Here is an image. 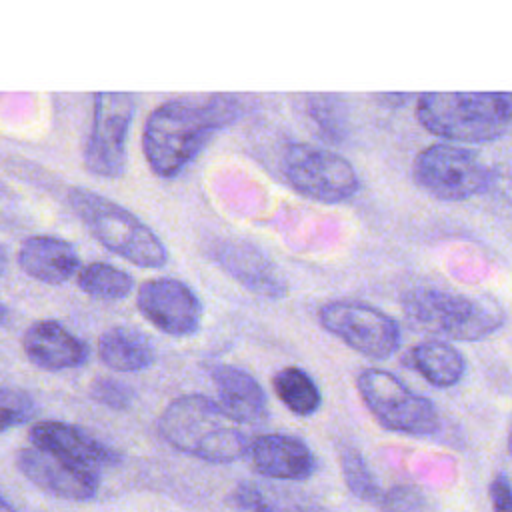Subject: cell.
Masks as SVG:
<instances>
[{
    "instance_id": "6da1fadb",
    "label": "cell",
    "mask_w": 512,
    "mask_h": 512,
    "mask_svg": "<svg viewBox=\"0 0 512 512\" xmlns=\"http://www.w3.org/2000/svg\"><path fill=\"white\" fill-rule=\"evenodd\" d=\"M242 110L232 94L182 96L162 102L148 114L142 130V152L150 170L160 178L178 176Z\"/></svg>"
},
{
    "instance_id": "7a4b0ae2",
    "label": "cell",
    "mask_w": 512,
    "mask_h": 512,
    "mask_svg": "<svg viewBox=\"0 0 512 512\" xmlns=\"http://www.w3.org/2000/svg\"><path fill=\"white\" fill-rule=\"evenodd\" d=\"M162 438L188 456L228 464L248 452V438L220 402L202 394L172 400L158 420Z\"/></svg>"
},
{
    "instance_id": "3957f363",
    "label": "cell",
    "mask_w": 512,
    "mask_h": 512,
    "mask_svg": "<svg viewBox=\"0 0 512 512\" xmlns=\"http://www.w3.org/2000/svg\"><path fill=\"white\" fill-rule=\"evenodd\" d=\"M416 120L450 142H488L512 128V92H424Z\"/></svg>"
},
{
    "instance_id": "277c9868",
    "label": "cell",
    "mask_w": 512,
    "mask_h": 512,
    "mask_svg": "<svg viewBox=\"0 0 512 512\" xmlns=\"http://www.w3.org/2000/svg\"><path fill=\"white\" fill-rule=\"evenodd\" d=\"M402 308L412 324L454 340H482L504 324V310L496 300L436 286L410 290Z\"/></svg>"
},
{
    "instance_id": "5b68a950",
    "label": "cell",
    "mask_w": 512,
    "mask_h": 512,
    "mask_svg": "<svg viewBox=\"0 0 512 512\" xmlns=\"http://www.w3.org/2000/svg\"><path fill=\"white\" fill-rule=\"evenodd\" d=\"M68 202L94 238L110 252L142 268L166 264L168 250L162 240L128 208L86 188H72Z\"/></svg>"
},
{
    "instance_id": "8992f818",
    "label": "cell",
    "mask_w": 512,
    "mask_h": 512,
    "mask_svg": "<svg viewBox=\"0 0 512 512\" xmlns=\"http://www.w3.org/2000/svg\"><path fill=\"white\" fill-rule=\"evenodd\" d=\"M356 386L364 406L386 430L408 436H430L438 430L436 406L392 372L366 368L358 374Z\"/></svg>"
},
{
    "instance_id": "52a82bcc",
    "label": "cell",
    "mask_w": 512,
    "mask_h": 512,
    "mask_svg": "<svg viewBox=\"0 0 512 512\" xmlns=\"http://www.w3.org/2000/svg\"><path fill=\"white\" fill-rule=\"evenodd\" d=\"M412 176L422 190L446 202L482 194L492 182V170L474 150L448 142L422 148L412 162Z\"/></svg>"
},
{
    "instance_id": "ba28073f",
    "label": "cell",
    "mask_w": 512,
    "mask_h": 512,
    "mask_svg": "<svg viewBox=\"0 0 512 512\" xmlns=\"http://www.w3.org/2000/svg\"><path fill=\"white\" fill-rule=\"evenodd\" d=\"M282 172L298 194L324 204L344 202L360 188V178L344 156L304 142L286 146Z\"/></svg>"
},
{
    "instance_id": "9c48e42d",
    "label": "cell",
    "mask_w": 512,
    "mask_h": 512,
    "mask_svg": "<svg viewBox=\"0 0 512 512\" xmlns=\"http://www.w3.org/2000/svg\"><path fill=\"white\" fill-rule=\"evenodd\" d=\"M324 330L372 360L390 358L400 346V328L392 316L366 302L336 300L318 310Z\"/></svg>"
},
{
    "instance_id": "30bf717a",
    "label": "cell",
    "mask_w": 512,
    "mask_h": 512,
    "mask_svg": "<svg viewBox=\"0 0 512 512\" xmlns=\"http://www.w3.org/2000/svg\"><path fill=\"white\" fill-rule=\"evenodd\" d=\"M134 116L128 92H96L84 166L96 176L118 178L126 170V138Z\"/></svg>"
},
{
    "instance_id": "8fae6325",
    "label": "cell",
    "mask_w": 512,
    "mask_h": 512,
    "mask_svg": "<svg viewBox=\"0 0 512 512\" xmlns=\"http://www.w3.org/2000/svg\"><path fill=\"white\" fill-rule=\"evenodd\" d=\"M136 306L160 332L184 338L200 328L202 302L196 292L176 278H152L140 284Z\"/></svg>"
},
{
    "instance_id": "7c38bea8",
    "label": "cell",
    "mask_w": 512,
    "mask_h": 512,
    "mask_svg": "<svg viewBox=\"0 0 512 512\" xmlns=\"http://www.w3.org/2000/svg\"><path fill=\"white\" fill-rule=\"evenodd\" d=\"M16 466L34 486L64 500H90L96 496L100 486V476L96 470L84 468L36 446L18 450Z\"/></svg>"
},
{
    "instance_id": "4fadbf2b",
    "label": "cell",
    "mask_w": 512,
    "mask_h": 512,
    "mask_svg": "<svg viewBox=\"0 0 512 512\" xmlns=\"http://www.w3.org/2000/svg\"><path fill=\"white\" fill-rule=\"evenodd\" d=\"M28 360L48 372L78 368L88 358V346L58 320L32 322L22 334Z\"/></svg>"
},
{
    "instance_id": "5bb4252c",
    "label": "cell",
    "mask_w": 512,
    "mask_h": 512,
    "mask_svg": "<svg viewBox=\"0 0 512 512\" xmlns=\"http://www.w3.org/2000/svg\"><path fill=\"white\" fill-rule=\"evenodd\" d=\"M246 456L256 472L276 480H306L316 468L308 444L290 434L256 436L248 444Z\"/></svg>"
},
{
    "instance_id": "9a60e30c",
    "label": "cell",
    "mask_w": 512,
    "mask_h": 512,
    "mask_svg": "<svg viewBox=\"0 0 512 512\" xmlns=\"http://www.w3.org/2000/svg\"><path fill=\"white\" fill-rule=\"evenodd\" d=\"M30 440L36 448L54 452L74 464L90 470H100L104 466H114L118 454L90 436L88 432L58 420H42L30 428Z\"/></svg>"
},
{
    "instance_id": "2e32d148",
    "label": "cell",
    "mask_w": 512,
    "mask_h": 512,
    "mask_svg": "<svg viewBox=\"0 0 512 512\" xmlns=\"http://www.w3.org/2000/svg\"><path fill=\"white\" fill-rule=\"evenodd\" d=\"M18 266L34 280L64 284L78 274L80 258L76 248L58 236H30L18 248Z\"/></svg>"
},
{
    "instance_id": "e0dca14e",
    "label": "cell",
    "mask_w": 512,
    "mask_h": 512,
    "mask_svg": "<svg viewBox=\"0 0 512 512\" xmlns=\"http://www.w3.org/2000/svg\"><path fill=\"white\" fill-rule=\"evenodd\" d=\"M220 406L240 424H260L266 418V394L258 380L238 366H214L210 372Z\"/></svg>"
},
{
    "instance_id": "ac0fdd59",
    "label": "cell",
    "mask_w": 512,
    "mask_h": 512,
    "mask_svg": "<svg viewBox=\"0 0 512 512\" xmlns=\"http://www.w3.org/2000/svg\"><path fill=\"white\" fill-rule=\"evenodd\" d=\"M216 260L238 282H242L246 288L262 296L278 298L286 292V284L282 276L276 272V268L272 266V262L250 244L226 242L218 246Z\"/></svg>"
},
{
    "instance_id": "d6986e66",
    "label": "cell",
    "mask_w": 512,
    "mask_h": 512,
    "mask_svg": "<svg viewBox=\"0 0 512 512\" xmlns=\"http://www.w3.org/2000/svg\"><path fill=\"white\" fill-rule=\"evenodd\" d=\"M100 360L118 372H140L154 364L156 350L144 332L132 326H112L98 338Z\"/></svg>"
},
{
    "instance_id": "ffe728a7",
    "label": "cell",
    "mask_w": 512,
    "mask_h": 512,
    "mask_svg": "<svg viewBox=\"0 0 512 512\" xmlns=\"http://www.w3.org/2000/svg\"><path fill=\"white\" fill-rule=\"evenodd\" d=\"M410 364L436 388L456 386L466 372L464 356L452 344L442 340H426L416 344L410 350Z\"/></svg>"
},
{
    "instance_id": "44dd1931",
    "label": "cell",
    "mask_w": 512,
    "mask_h": 512,
    "mask_svg": "<svg viewBox=\"0 0 512 512\" xmlns=\"http://www.w3.org/2000/svg\"><path fill=\"white\" fill-rule=\"evenodd\" d=\"M272 386L280 402L298 416H312L322 404L320 388L312 376L298 366L280 368L272 378Z\"/></svg>"
},
{
    "instance_id": "7402d4cb",
    "label": "cell",
    "mask_w": 512,
    "mask_h": 512,
    "mask_svg": "<svg viewBox=\"0 0 512 512\" xmlns=\"http://www.w3.org/2000/svg\"><path fill=\"white\" fill-rule=\"evenodd\" d=\"M76 282L84 294L98 300H120L126 298L134 288L132 276L108 262H92L84 266L78 272Z\"/></svg>"
},
{
    "instance_id": "603a6c76",
    "label": "cell",
    "mask_w": 512,
    "mask_h": 512,
    "mask_svg": "<svg viewBox=\"0 0 512 512\" xmlns=\"http://www.w3.org/2000/svg\"><path fill=\"white\" fill-rule=\"evenodd\" d=\"M340 468H342V476H344L348 490L356 498H360L364 502H376L380 498L378 482H376L374 474L370 472L366 460L362 458V454L356 448H352V446L340 448Z\"/></svg>"
},
{
    "instance_id": "cb8c5ba5",
    "label": "cell",
    "mask_w": 512,
    "mask_h": 512,
    "mask_svg": "<svg viewBox=\"0 0 512 512\" xmlns=\"http://www.w3.org/2000/svg\"><path fill=\"white\" fill-rule=\"evenodd\" d=\"M308 112L318 128L330 140H342L346 132V110L340 98L332 94H316L308 100Z\"/></svg>"
},
{
    "instance_id": "d4e9b609",
    "label": "cell",
    "mask_w": 512,
    "mask_h": 512,
    "mask_svg": "<svg viewBox=\"0 0 512 512\" xmlns=\"http://www.w3.org/2000/svg\"><path fill=\"white\" fill-rule=\"evenodd\" d=\"M36 414L34 398L20 390L0 386V432L22 426Z\"/></svg>"
},
{
    "instance_id": "484cf974",
    "label": "cell",
    "mask_w": 512,
    "mask_h": 512,
    "mask_svg": "<svg viewBox=\"0 0 512 512\" xmlns=\"http://www.w3.org/2000/svg\"><path fill=\"white\" fill-rule=\"evenodd\" d=\"M90 396L98 402L104 404L112 410H124L132 404L134 400V390L120 380L114 378H96L90 386Z\"/></svg>"
},
{
    "instance_id": "4316f807",
    "label": "cell",
    "mask_w": 512,
    "mask_h": 512,
    "mask_svg": "<svg viewBox=\"0 0 512 512\" xmlns=\"http://www.w3.org/2000/svg\"><path fill=\"white\" fill-rule=\"evenodd\" d=\"M380 512H432L424 494L414 486H394L382 498Z\"/></svg>"
},
{
    "instance_id": "83f0119b",
    "label": "cell",
    "mask_w": 512,
    "mask_h": 512,
    "mask_svg": "<svg viewBox=\"0 0 512 512\" xmlns=\"http://www.w3.org/2000/svg\"><path fill=\"white\" fill-rule=\"evenodd\" d=\"M232 504L242 512H276L264 492L248 482H242L234 488Z\"/></svg>"
},
{
    "instance_id": "f1b7e54d",
    "label": "cell",
    "mask_w": 512,
    "mask_h": 512,
    "mask_svg": "<svg viewBox=\"0 0 512 512\" xmlns=\"http://www.w3.org/2000/svg\"><path fill=\"white\" fill-rule=\"evenodd\" d=\"M494 512H512V482L504 474H496L488 488Z\"/></svg>"
},
{
    "instance_id": "f546056e",
    "label": "cell",
    "mask_w": 512,
    "mask_h": 512,
    "mask_svg": "<svg viewBox=\"0 0 512 512\" xmlns=\"http://www.w3.org/2000/svg\"><path fill=\"white\" fill-rule=\"evenodd\" d=\"M0 512H14V508L4 498H0Z\"/></svg>"
},
{
    "instance_id": "4dcf8cb0",
    "label": "cell",
    "mask_w": 512,
    "mask_h": 512,
    "mask_svg": "<svg viewBox=\"0 0 512 512\" xmlns=\"http://www.w3.org/2000/svg\"><path fill=\"white\" fill-rule=\"evenodd\" d=\"M4 266H6V252H4V248L0 246V274L4 272Z\"/></svg>"
},
{
    "instance_id": "1f68e13d",
    "label": "cell",
    "mask_w": 512,
    "mask_h": 512,
    "mask_svg": "<svg viewBox=\"0 0 512 512\" xmlns=\"http://www.w3.org/2000/svg\"><path fill=\"white\" fill-rule=\"evenodd\" d=\"M6 316H8V312H6V306L0 302V326L6 322Z\"/></svg>"
},
{
    "instance_id": "d6a6232c",
    "label": "cell",
    "mask_w": 512,
    "mask_h": 512,
    "mask_svg": "<svg viewBox=\"0 0 512 512\" xmlns=\"http://www.w3.org/2000/svg\"><path fill=\"white\" fill-rule=\"evenodd\" d=\"M508 452L512 454V428H510V434H508Z\"/></svg>"
}]
</instances>
